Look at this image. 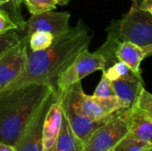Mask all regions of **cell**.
Returning <instances> with one entry per match:
<instances>
[{"label":"cell","instance_id":"cell-15","mask_svg":"<svg viewBox=\"0 0 152 151\" xmlns=\"http://www.w3.org/2000/svg\"><path fill=\"white\" fill-rule=\"evenodd\" d=\"M52 151H83V145L74 134L66 117L62 116L61 127Z\"/></svg>","mask_w":152,"mask_h":151},{"label":"cell","instance_id":"cell-24","mask_svg":"<svg viewBox=\"0 0 152 151\" xmlns=\"http://www.w3.org/2000/svg\"><path fill=\"white\" fill-rule=\"evenodd\" d=\"M18 29L9 13L4 9H0V35H4L11 30Z\"/></svg>","mask_w":152,"mask_h":151},{"label":"cell","instance_id":"cell-21","mask_svg":"<svg viewBox=\"0 0 152 151\" xmlns=\"http://www.w3.org/2000/svg\"><path fill=\"white\" fill-rule=\"evenodd\" d=\"M148 116L152 117V95L144 87L141 91L133 108Z\"/></svg>","mask_w":152,"mask_h":151},{"label":"cell","instance_id":"cell-30","mask_svg":"<svg viewBox=\"0 0 152 151\" xmlns=\"http://www.w3.org/2000/svg\"><path fill=\"white\" fill-rule=\"evenodd\" d=\"M108 151H113V149H112V150H108Z\"/></svg>","mask_w":152,"mask_h":151},{"label":"cell","instance_id":"cell-11","mask_svg":"<svg viewBox=\"0 0 152 151\" xmlns=\"http://www.w3.org/2000/svg\"><path fill=\"white\" fill-rule=\"evenodd\" d=\"M152 53V44L138 45L131 42H120L116 49L115 56L118 61L124 62L135 75L142 77L141 62Z\"/></svg>","mask_w":152,"mask_h":151},{"label":"cell","instance_id":"cell-6","mask_svg":"<svg viewBox=\"0 0 152 151\" xmlns=\"http://www.w3.org/2000/svg\"><path fill=\"white\" fill-rule=\"evenodd\" d=\"M106 61L98 53H89L88 48L83 50L56 78L53 88L57 94L63 93L71 85L81 82V80L97 70H103Z\"/></svg>","mask_w":152,"mask_h":151},{"label":"cell","instance_id":"cell-12","mask_svg":"<svg viewBox=\"0 0 152 151\" xmlns=\"http://www.w3.org/2000/svg\"><path fill=\"white\" fill-rule=\"evenodd\" d=\"M62 116L63 113L61 106L58 96H56L55 100L52 102L47 110L43 125V151H52L53 150L61 127Z\"/></svg>","mask_w":152,"mask_h":151},{"label":"cell","instance_id":"cell-2","mask_svg":"<svg viewBox=\"0 0 152 151\" xmlns=\"http://www.w3.org/2000/svg\"><path fill=\"white\" fill-rule=\"evenodd\" d=\"M53 89L51 84H30L0 93V142L14 147Z\"/></svg>","mask_w":152,"mask_h":151},{"label":"cell","instance_id":"cell-17","mask_svg":"<svg viewBox=\"0 0 152 151\" xmlns=\"http://www.w3.org/2000/svg\"><path fill=\"white\" fill-rule=\"evenodd\" d=\"M151 148V143L136 140L127 133L114 147L113 151H146Z\"/></svg>","mask_w":152,"mask_h":151},{"label":"cell","instance_id":"cell-3","mask_svg":"<svg viewBox=\"0 0 152 151\" xmlns=\"http://www.w3.org/2000/svg\"><path fill=\"white\" fill-rule=\"evenodd\" d=\"M57 96L67 101L77 113L94 120L107 118L118 110L127 109L116 95L110 97L86 95L83 91L81 82L71 85Z\"/></svg>","mask_w":152,"mask_h":151},{"label":"cell","instance_id":"cell-23","mask_svg":"<svg viewBox=\"0 0 152 151\" xmlns=\"http://www.w3.org/2000/svg\"><path fill=\"white\" fill-rule=\"evenodd\" d=\"M19 36L14 30L0 35V56L19 41Z\"/></svg>","mask_w":152,"mask_h":151},{"label":"cell","instance_id":"cell-13","mask_svg":"<svg viewBox=\"0 0 152 151\" xmlns=\"http://www.w3.org/2000/svg\"><path fill=\"white\" fill-rule=\"evenodd\" d=\"M116 96L125 104L127 109L134 107L141 91L144 87L142 77L134 73L127 77L111 81Z\"/></svg>","mask_w":152,"mask_h":151},{"label":"cell","instance_id":"cell-9","mask_svg":"<svg viewBox=\"0 0 152 151\" xmlns=\"http://www.w3.org/2000/svg\"><path fill=\"white\" fill-rule=\"evenodd\" d=\"M70 13L68 12H53V10L38 14H31L26 22L27 36L34 31H45L53 37L66 34L71 28L69 24Z\"/></svg>","mask_w":152,"mask_h":151},{"label":"cell","instance_id":"cell-28","mask_svg":"<svg viewBox=\"0 0 152 151\" xmlns=\"http://www.w3.org/2000/svg\"><path fill=\"white\" fill-rule=\"evenodd\" d=\"M4 4H6V2L5 1H3V0H0V7Z\"/></svg>","mask_w":152,"mask_h":151},{"label":"cell","instance_id":"cell-5","mask_svg":"<svg viewBox=\"0 0 152 151\" xmlns=\"http://www.w3.org/2000/svg\"><path fill=\"white\" fill-rule=\"evenodd\" d=\"M131 109L118 112L110 120L98 127L83 144V151H108L128 133Z\"/></svg>","mask_w":152,"mask_h":151},{"label":"cell","instance_id":"cell-8","mask_svg":"<svg viewBox=\"0 0 152 151\" xmlns=\"http://www.w3.org/2000/svg\"><path fill=\"white\" fill-rule=\"evenodd\" d=\"M56 96L53 89L18 138L14 145L16 151H43V125L47 110Z\"/></svg>","mask_w":152,"mask_h":151},{"label":"cell","instance_id":"cell-22","mask_svg":"<svg viewBox=\"0 0 152 151\" xmlns=\"http://www.w3.org/2000/svg\"><path fill=\"white\" fill-rule=\"evenodd\" d=\"M93 95L96 97H110V96L116 95L111 81L103 73H102L101 81L96 86Z\"/></svg>","mask_w":152,"mask_h":151},{"label":"cell","instance_id":"cell-20","mask_svg":"<svg viewBox=\"0 0 152 151\" xmlns=\"http://www.w3.org/2000/svg\"><path fill=\"white\" fill-rule=\"evenodd\" d=\"M102 73L110 80L114 81L125 77L129 76L130 74L134 73L124 62L121 61H116L104 70H102Z\"/></svg>","mask_w":152,"mask_h":151},{"label":"cell","instance_id":"cell-18","mask_svg":"<svg viewBox=\"0 0 152 151\" xmlns=\"http://www.w3.org/2000/svg\"><path fill=\"white\" fill-rule=\"evenodd\" d=\"M6 2V4L8 5L7 12L9 13L10 17L13 20V22L17 25L18 29L20 31H23L26 28V22L22 17L21 14V9L20 5L23 4V0H3Z\"/></svg>","mask_w":152,"mask_h":151},{"label":"cell","instance_id":"cell-10","mask_svg":"<svg viewBox=\"0 0 152 151\" xmlns=\"http://www.w3.org/2000/svg\"><path fill=\"white\" fill-rule=\"evenodd\" d=\"M58 99H59L60 104L61 106V109H62V113H63L64 117H66L74 134L80 141L82 145L89 139V137L92 135V133L98 127H100L104 123H106L108 120H110L118 112L123 110V109L118 110V112H116L115 114H113L112 116H110L107 118L101 119V120H94V119L88 118V117L77 113L73 109V107L64 99L59 98V97H58Z\"/></svg>","mask_w":152,"mask_h":151},{"label":"cell","instance_id":"cell-14","mask_svg":"<svg viewBox=\"0 0 152 151\" xmlns=\"http://www.w3.org/2000/svg\"><path fill=\"white\" fill-rule=\"evenodd\" d=\"M128 134L136 140L152 144V117L131 109Z\"/></svg>","mask_w":152,"mask_h":151},{"label":"cell","instance_id":"cell-27","mask_svg":"<svg viewBox=\"0 0 152 151\" xmlns=\"http://www.w3.org/2000/svg\"><path fill=\"white\" fill-rule=\"evenodd\" d=\"M70 0H54V2L56 3V4H60V5H65L67 4Z\"/></svg>","mask_w":152,"mask_h":151},{"label":"cell","instance_id":"cell-25","mask_svg":"<svg viewBox=\"0 0 152 151\" xmlns=\"http://www.w3.org/2000/svg\"><path fill=\"white\" fill-rule=\"evenodd\" d=\"M131 8L138 9L152 13V0H131Z\"/></svg>","mask_w":152,"mask_h":151},{"label":"cell","instance_id":"cell-7","mask_svg":"<svg viewBox=\"0 0 152 151\" xmlns=\"http://www.w3.org/2000/svg\"><path fill=\"white\" fill-rule=\"evenodd\" d=\"M28 36H25L0 56V93L23 73L27 61Z\"/></svg>","mask_w":152,"mask_h":151},{"label":"cell","instance_id":"cell-19","mask_svg":"<svg viewBox=\"0 0 152 151\" xmlns=\"http://www.w3.org/2000/svg\"><path fill=\"white\" fill-rule=\"evenodd\" d=\"M30 14H38L56 8L54 0H23L22 2Z\"/></svg>","mask_w":152,"mask_h":151},{"label":"cell","instance_id":"cell-4","mask_svg":"<svg viewBox=\"0 0 152 151\" xmlns=\"http://www.w3.org/2000/svg\"><path fill=\"white\" fill-rule=\"evenodd\" d=\"M121 42L138 45L152 44V13L130 8L122 19L111 22L108 28Z\"/></svg>","mask_w":152,"mask_h":151},{"label":"cell","instance_id":"cell-1","mask_svg":"<svg viewBox=\"0 0 152 151\" xmlns=\"http://www.w3.org/2000/svg\"><path fill=\"white\" fill-rule=\"evenodd\" d=\"M92 37L91 30L79 20L66 34L54 37L48 48L36 52L27 48L28 61L23 73L4 91L30 84H51L53 86L57 77L88 48Z\"/></svg>","mask_w":152,"mask_h":151},{"label":"cell","instance_id":"cell-29","mask_svg":"<svg viewBox=\"0 0 152 151\" xmlns=\"http://www.w3.org/2000/svg\"><path fill=\"white\" fill-rule=\"evenodd\" d=\"M146 151H152V148H151V149H149L148 150H146Z\"/></svg>","mask_w":152,"mask_h":151},{"label":"cell","instance_id":"cell-16","mask_svg":"<svg viewBox=\"0 0 152 151\" xmlns=\"http://www.w3.org/2000/svg\"><path fill=\"white\" fill-rule=\"evenodd\" d=\"M53 36L45 31H34L28 36V49L30 51H42L48 48L53 41Z\"/></svg>","mask_w":152,"mask_h":151},{"label":"cell","instance_id":"cell-26","mask_svg":"<svg viewBox=\"0 0 152 151\" xmlns=\"http://www.w3.org/2000/svg\"><path fill=\"white\" fill-rule=\"evenodd\" d=\"M0 151H16L15 148L12 145L0 142Z\"/></svg>","mask_w":152,"mask_h":151}]
</instances>
